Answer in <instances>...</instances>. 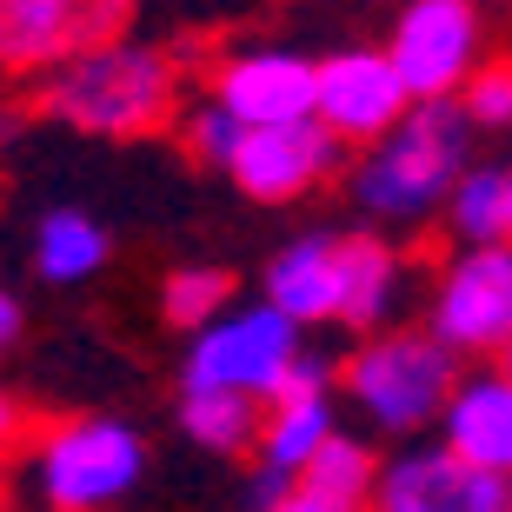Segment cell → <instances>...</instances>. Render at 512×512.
I'll use <instances>...</instances> for the list:
<instances>
[{"label":"cell","instance_id":"7402d4cb","mask_svg":"<svg viewBox=\"0 0 512 512\" xmlns=\"http://www.w3.org/2000/svg\"><path fill=\"white\" fill-rule=\"evenodd\" d=\"M453 100H459V114H466V127H473V133L479 127L499 133L512 120V67H506V60H479Z\"/></svg>","mask_w":512,"mask_h":512},{"label":"cell","instance_id":"3957f363","mask_svg":"<svg viewBox=\"0 0 512 512\" xmlns=\"http://www.w3.org/2000/svg\"><path fill=\"white\" fill-rule=\"evenodd\" d=\"M346 393L360 406L373 426L386 433H419V426H433L446 393L459 380V360L433 333H413V326H393V333H366L353 346V360H346Z\"/></svg>","mask_w":512,"mask_h":512},{"label":"cell","instance_id":"ac0fdd59","mask_svg":"<svg viewBox=\"0 0 512 512\" xmlns=\"http://www.w3.org/2000/svg\"><path fill=\"white\" fill-rule=\"evenodd\" d=\"M107 253H114L107 227H100L94 213H80V207H54L47 220H40V233H34V266H40V280H54V286L94 280L100 266H107Z\"/></svg>","mask_w":512,"mask_h":512},{"label":"cell","instance_id":"cb8c5ba5","mask_svg":"<svg viewBox=\"0 0 512 512\" xmlns=\"http://www.w3.org/2000/svg\"><path fill=\"white\" fill-rule=\"evenodd\" d=\"M260 512H333L326 499H313V493H300V486H286V493H273Z\"/></svg>","mask_w":512,"mask_h":512},{"label":"cell","instance_id":"ffe728a7","mask_svg":"<svg viewBox=\"0 0 512 512\" xmlns=\"http://www.w3.org/2000/svg\"><path fill=\"white\" fill-rule=\"evenodd\" d=\"M180 426L207 453H253L260 439V399L240 393H180Z\"/></svg>","mask_w":512,"mask_h":512},{"label":"cell","instance_id":"44dd1931","mask_svg":"<svg viewBox=\"0 0 512 512\" xmlns=\"http://www.w3.org/2000/svg\"><path fill=\"white\" fill-rule=\"evenodd\" d=\"M160 306H167L173 326H207L233 306V273H220V266H173L167 286H160Z\"/></svg>","mask_w":512,"mask_h":512},{"label":"cell","instance_id":"603a6c76","mask_svg":"<svg viewBox=\"0 0 512 512\" xmlns=\"http://www.w3.org/2000/svg\"><path fill=\"white\" fill-rule=\"evenodd\" d=\"M187 140H193V153H200L207 167H227L233 147H240V120H233L227 107L200 100V107H193V120H187Z\"/></svg>","mask_w":512,"mask_h":512},{"label":"cell","instance_id":"9c48e42d","mask_svg":"<svg viewBox=\"0 0 512 512\" xmlns=\"http://www.w3.org/2000/svg\"><path fill=\"white\" fill-rule=\"evenodd\" d=\"M453 360L479 353L499 360L512 340V253L506 247H466L433 286V326H426Z\"/></svg>","mask_w":512,"mask_h":512},{"label":"cell","instance_id":"2e32d148","mask_svg":"<svg viewBox=\"0 0 512 512\" xmlns=\"http://www.w3.org/2000/svg\"><path fill=\"white\" fill-rule=\"evenodd\" d=\"M333 240L340 233H300L266 266V306L286 326H333Z\"/></svg>","mask_w":512,"mask_h":512},{"label":"cell","instance_id":"7c38bea8","mask_svg":"<svg viewBox=\"0 0 512 512\" xmlns=\"http://www.w3.org/2000/svg\"><path fill=\"white\" fill-rule=\"evenodd\" d=\"M340 167V140L320 127V120H286V127H240V147H233L227 173L247 200L266 207H286L326 180Z\"/></svg>","mask_w":512,"mask_h":512},{"label":"cell","instance_id":"e0dca14e","mask_svg":"<svg viewBox=\"0 0 512 512\" xmlns=\"http://www.w3.org/2000/svg\"><path fill=\"white\" fill-rule=\"evenodd\" d=\"M446 220H453L459 247H506L512 233V173L506 160H473L446 193Z\"/></svg>","mask_w":512,"mask_h":512},{"label":"cell","instance_id":"8992f818","mask_svg":"<svg viewBox=\"0 0 512 512\" xmlns=\"http://www.w3.org/2000/svg\"><path fill=\"white\" fill-rule=\"evenodd\" d=\"M399 74L406 100H453L479 60H486V20L479 0H406L393 40L380 47Z\"/></svg>","mask_w":512,"mask_h":512},{"label":"cell","instance_id":"9a60e30c","mask_svg":"<svg viewBox=\"0 0 512 512\" xmlns=\"http://www.w3.org/2000/svg\"><path fill=\"white\" fill-rule=\"evenodd\" d=\"M399 286H406V266L386 240H373V233L333 240V326L380 333V320L399 306Z\"/></svg>","mask_w":512,"mask_h":512},{"label":"cell","instance_id":"484cf974","mask_svg":"<svg viewBox=\"0 0 512 512\" xmlns=\"http://www.w3.org/2000/svg\"><path fill=\"white\" fill-rule=\"evenodd\" d=\"M20 433V406H14V399H7V393H0V446H7V439H14Z\"/></svg>","mask_w":512,"mask_h":512},{"label":"cell","instance_id":"4fadbf2b","mask_svg":"<svg viewBox=\"0 0 512 512\" xmlns=\"http://www.w3.org/2000/svg\"><path fill=\"white\" fill-rule=\"evenodd\" d=\"M213 107H227L240 127H286L313 120V60L286 47H247L213 74Z\"/></svg>","mask_w":512,"mask_h":512},{"label":"cell","instance_id":"8fae6325","mask_svg":"<svg viewBox=\"0 0 512 512\" xmlns=\"http://www.w3.org/2000/svg\"><path fill=\"white\" fill-rule=\"evenodd\" d=\"M413 100L399 87V74L386 67L380 47H346V54H326L313 67V120H320L333 140H360L373 147L399 114H406Z\"/></svg>","mask_w":512,"mask_h":512},{"label":"cell","instance_id":"6da1fadb","mask_svg":"<svg viewBox=\"0 0 512 512\" xmlns=\"http://www.w3.org/2000/svg\"><path fill=\"white\" fill-rule=\"evenodd\" d=\"M466 147H473V127L459 114V100H413L353 167V200L373 220H426L446 207L459 173L473 167Z\"/></svg>","mask_w":512,"mask_h":512},{"label":"cell","instance_id":"52a82bcc","mask_svg":"<svg viewBox=\"0 0 512 512\" xmlns=\"http://www.w3.org/2000/svg\"><path fill=\"white\" fill-rule=\"evenodd\" d=\"M140 0H0V67L54 74L67 60L127 40Z\"/></svg>","mask_w":512,"mask_h":512},{"label":"cell","instance_id":"30bf717a","mask_svg":"<svg viewBox=\"0 0 512 512\" xmlns=\"http://www.w3.org/2000/svg\"><path fill=\"white\" fill-rule=\"evenodd\" d=\"M373 512H512V479L479 473L446 446H413L373 473Z\"/></svg>","mask_w":512,"mask_h":512},{"label":"cell","instance_id":"5bb4252c","mask_svg":"<svg viewBox=\"0 0 512 512\" xmlns=\"http://www.w3.org/2000/svg\"><path fill=\"white\" fill-rule=\"evenodd\" d=\"M439 446L479 473H506L512 466V380L506 366H479L459 373L446 406H439Z\"/></svg>","mask_w":512,"mask_h":512},{"label":"cell","instance_id":"7a4b0ae2","mask_svg":"<svg viewBox=\"0 0 512 512\" xmlns=\"http://www.w3.org/2000/svg\"><path fill=\"white\" fill-rule=\"evenodd\" d=\"M173 100H180L173 60L160 47H140V40L94 47V54L54 67V80H47V114L80 133H100V140L160 133L173 120Z\"/></svg>","mask_w":512,"mask_h":512},{"label":"cell","instance_id":"ba28073f","mask_svg":"<svg viewBox=\"0 0 512 512\" xmlns=\"http://www.w3.org/2000/svg\"><path fill=\"white\" fill-rule=\"evenodd\" d=\"M326 433H340L333 426V360L300 346L286 380L260 406V439H253V453H260V506L300 479V466L320 453Z\"/></svg>","mask_w":512,"mask_h":512},{"label":"cell","instance_id":"277c9868","mask_svg":"<svg viewBox=\"0 0 512 512\" xmlns=\"http://www.w3.org/2000/svg\"><path fill=\"white\" fill-rule=\"evenodd\" d=\"M147 473V446L127 419H67L34 446V493L54 512H107Z\"/></svg>","mask_w":512,"mask_h":512},{"label":"cell","instance_id":"d4e9b609","mask_svg":"<svg viewBox=\"0 0 512 512\" xmlns=\"http://www.w3.org/2000/svg\"><path fill=\"white\" fill-rule=\"evenodd\" d=\"M14 340H20V300H14V293H0V353H7Z\"/></svg>","mask_w":512,"mask_h":512},{"label":"cell","instance_id":"5b68a950","mask_svg":"<svg viewBox=\"0 0 512 512\" xmlns=\"http://www.w3.org/2000/svg\"><path fill=\"white\" fill-rule=\"evenodd\" d=\"M300 353V326H286L273 306H227L220 320L193 326L187 346V393H240V399H273L286 366Z\"/></svg>","mask_w":512,"mask_h":512},{"label":"cell","instance_id":"d6986e66","mask_svg":"<svg viewBox=\"0 0 512 512\" xmlns=\"http://www.w3.org/2000/svg\"><path fill=\"white\" fill-rule=\"evenodd\" d=\"M373 473H380V459L366 453L353 433H326L320 439V453L300 466V493L326 499L333 512H366V493H373Z\"/></svg>","mask_w":512,"mask_h":512}]
</instances>
